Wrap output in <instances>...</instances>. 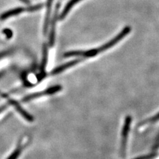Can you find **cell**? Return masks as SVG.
<instances>
[{
	"instance_id": "obj_13",
	"label": "cell",
	"mask_w": 159,
	"mask_h": 159,
	"mask_svg": "<svg viewBox=\"0 0 159 159\" xmlns=\"http://www.w3.org/2000/svg\"><path fill=\"white\" fill-rule=\"evenodd\" d=\"M159 120V113H158L157 114H156V115L155 116H153L151 118H149L148 119H147V120H145L144 122L142 123V125H147V124H149V123H155L157 121Z\"/></svg>"
},
{
	"instance_id": "obj_11",
	"label": "cell",
	"mask_w": 159,
	"mask_h": 159,
	"mask_svg": "<svg viewBox=\"0 0 159 159\" xmlns=\"http://www.w3.org/2000/svg\"><path fill=\"white\" fill-rule=\"evenodd\" d=\"M84 51H68L64 54V57H71L77 56H84Z\"/></svg>"
},
{
	"instance_id": "obj_18",
	"label": "cell",
	"mask_w": 159,
	"mask_h": 159,
	"mask_svg": "<svg viewBox=\"0 0 159 159\" xmlns=\"http://www.w3.org/2000/svg\"><path fill=\"white\" fill-rule=\"evenodd\" d=\"M20 1L24 3H25V4H29L30 3L29 0H20Z\"/></svg>"
},
{
	"instance_id": "obj_14",
	"label": "cell",
	"mask_w": 159,
	"mask_h": 159,
	"mask_svg": "<svg viewBox=\"0 0 159 159\" xmlns=\"http://www.w3.org/2000/svg\"><path fill=\"white\" fill-rule=\"evenodd\" d=\"M21 148H22L21 147L18 146V147H17L16 150L12 153V155L10 156L7 159H16L19 157V155H20V153H21Z\"/></svg>"
},
{
	"instance_id": "obj_3",
	"label": "cell",
	"mask_w": 159,
	"mask_h": 159,
	"mask_svg": "<svg viewBox=\"0 0 159 159\" xmlns=\"http://www.w3.org/2000/svg\"><path fill=\"white\" fill-rule=\"evenodd\" d=\"M60 6H61V3H60L57 4L56 8H55V11H54V14L53 18H52V21L51 22V31H50L49 39H48V44L51 47L54 46V42H55L56 23H57V18L58 17V11L60 9Z\"/></svg>"
},
{
	"instance_id": "obj_7",
	"label": "cell",
	"mask_w": 159,
	"mask_h": 159,
	"mask_svg": "<svg viewBox=\"0 0 159 159\" xmlns=\"http://www.w3.org/2000/svg\"><path fill=\"white\" fill-rule=\"evenodd\" d=\"M81 61H82L81 60L76 59V60H74V61H72L70 62H66V64H62V65H61V66L57 67L56 68H54L51 72V74L52 75H57V74H58L59 73H61L62 72L66 70V69L70 68L74 65H76L77 64L80 62Z\"/></svg>"
},
{
	"instance_id": "obj_8",
	"label": "cell",
	"mask_w": 159,
	"mask_h": 159,
	"mask_svg": "<svg viewBox=\"0 0 159 159\" xmlns=\"http://www.w3.org/2000/svg\"><path fill=\"white\" fill-rule=\"evenodd\" d=\"M24 11H26V9L24 7H17L14 8L11 10H9L3 13L1 16H0V19L1 20H6L9 17H11L15 16H17V15L22 13Z\"/></svg>"
},
{
	"instance_id": "obj_12",
	"label": "cell",
	"mask_w": 159,
	"mask_h": 159,
	"mask_svg": "<svg viewBox=\"0 0 159 159\" xmlns=\"http://www.w3.org/2000/svg\"><path fill=\"white\" fill-rule=\"evenodd\" d=\"M44 4L42 3H39L37 5H34V6H29L26 9V11L27 12H35L39 11V10L41 9L43 7Z\"/></svg>"
},
{
	"instance_id": "obj_5",
	"label": "cell",
	"mask_w": 159,
	"mask_h": 159,
	"mask_svg": "<svg viewBox=\"0 0 159 159\" xmlns=\"http://www.w3.org/2000/svg\"><path fill=\"white\" fill-rule=\"evenodd\" d=\"M9 103L13 105L15 107V108L16 109V110L18 111V113L20 114V115L22 116V117L24 119H25L26 120H27L29 122H32L33 121L34 119L33 117L30 115V114L25 110L23 108H22L21 106H20L19 103L17 101L13 100V99H11V100H9Z\"/></svg>"
},
{
	"instance_id": "obj_1",
	"label": "cell",
	"mask_w": 159,
	"mask_h": 159,
	"mask_svg": "<svg viewBox=\"0 0 159 159\" xmlns=\"http://www.w3.org/2000/svg\"><path fill=\"white\" fill-rule=\"evenodd\" d=\"M131 31V28L129 26H126L123 30H121V32L119 33L117 35H116L113 39H112L110 41L106 43V44H103L102 46L95 49H90L88 51H84V57H95L99 53H101L107 51V50L111 48L113 46H115L116 44H117L119 41H121L122 39L125 38L127 34L130 33Z\"/></svg>"
},
{
	"instance_id": "obj_4",
	"label": "cell",
	"mask_w": 159,
	"mask_h": 159,
	"mask_svg": "<svg viewBox=\"0 0 159 159\" xmlns=\"http://www.w3.org/2000/svg\"><path fill=\"white\" fill-rule=\"evenodd\" d=\"M131 117L127 116L125 122H124L123 131H122V143H121V151L122 154L124 155L125 154L126 151V146H127V140L128 139V135L130 129V125L131 123Z\"/></svg>"
},
{
	"instance_id": "obj_10",
	"label": "cell",
	"mask_w": 159,
	"mask_h": 159,
	"mask_svg": "<svg viewBox=\"0 0 159 159\" xmlns=\"http://www.w3.org/2000/svg\"><path fill=\"white\" fill-rule=\"evenodd\" d=\"M48 45L46 43H44L43 45V58L41 64V67L40 69L42 72H44V69L47 66V64L48 61Z\"/></svg>"
},
{
	"instance_id": "obj_15",
	"label": "cell",
	"mask_w": 159,
	"mask_h": 159,
	"mask_svg": "<svg viewBox=\"0 0 159 159\" xmlns=\"http://www.w3.org/2000/svg\"><path fill=\"white\" fill-rule=\"evenodd\" d=\"M3 34L6 36L7 39H10L13 36V31L10 29H5L3 30Z\"/></svg>"
},
{
	"instance_id": "obj_9",
	"label": "cell",
	"mask_w": 159,
	"mask_h": 159,
	"mask_svg": "<svg viewBox=\"0 0 159 159\" xmlns=\"http://www.w3.org/2000/svg\"><path fill=\"white\" fill-rule=\"evenodd\" d=\"M82 0H70V1L67 3V4L66 5L65 7L64 8L63 11H62L61 14L60 15V19L62 20L64 18L66 17V16H67V14L70 12L71 9L75 6L76 3H78V2H80Z\"/></svg>"
},
{
	"instance_id": "obj_2",
	"label": "cell",
	"mask_w": 159,
	"mask_h": 159,
	"mask_svg": "<svg viewBox=\"0 0 159 159\" xmlns=\"http://www.w3.org/2000/svg\"><path fill=\"white\" fill-rule=\"evenodd\" d=\"M62 88V86H60V85L51 87V88H49L45 89V90H44V91L34 93L30 94V95H28V96H25V97L23 98L22 102H27L31 101V99H33L38 98L42 97V96H44L51 95V94H54V93H55L61 91Z\"/></svg>"
},
{
	"instance_id": "obj_16",
	"label": "cell",
	"mask_w": 159,
	"mask_h": 159,
	"mask_svg": "<svg viewBox=\"0 0 159 159\" xmlns=\"http://www.w3.org/2000/svg\"><path fill=\"white\" fill-rule=\"evenodd\" d=\"M155 156H156L155 154H152V155L141 156V157H140L136 158H135V159H151V158H152L153 157H155Z\"/></svg>"
},
{
	"instance_id": "obj_6",
	"label": "cell",
	"mask_w": 159,
	"mask_h": 159,
	"mask_svg": "<svg viewBox=\"0 0 159 159\" xmlns=\"http://www.w3.org/2000/svg\"><path fill=\"white\" fill-rule=\"evenodd\" d=\"M53 0H47V6H46V14L45 18H44V22L43 25V34L44 35H47L48 33V25L50 23V17H51V8Z\"/></svg>"
},
{
	"instance_id": "obj_17",
	"label": "cell",
	"mask_w": 159,
	"mask_h": 159,
	"mask_svg": "<svg viewBox=\"0 0 159 159\" xmlns=\"http://www.w3.org/2000/svg\"><path fill=\"white\" fill-rule=\"evenodd\" d=\"M0 96L2 97V98H8V96L7 95V94H6V93H4L2 92L1 91H0Z\"/></svg>"
}]
</instances>
